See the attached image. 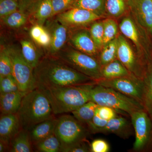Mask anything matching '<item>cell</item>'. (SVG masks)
<instances>
[{
    "instance_id": "obj_1",
    "label": "cell",
    "mask_w": 152,
    "mask_h": 152,
    "mask_svg": "<svg viewBox=\"0 0 152 152\" xmlns=\"http://www.w3.org/2000/svg\"><path fill=\"white\" fill-rule=\"evenodd\" d=\"M37 88L68 86L96 81L74 69L58 57L45 55L34 69Z\"/></svg>"
},
{
    "instance_id": "obj_2",
    "label": "cell",
    "mask_w": 152,
    "mask_h": 152,
    "mask_svg": "<svg viewBox=\"0 0 152 152\" xmlns=\"http://www.w3.org/2000/svg\"><path fill=\"white\" fill-rule=\"evenodd\" d=\"M96 82L40 89L49 99L54 115H58L73 112L91 101V90L96 84Z\"/></svg>"
},
{
    "instance_id": "obj_3",
    "label": "cell",
    "mask_w": 152,
    "mask_h": 152,
    "mask_svg": "<svg viewBox=\"0 0 152 152\" xmlns=\"http://www.w3.org/2000/svg\"><path fill=\"white\" fill-rule=\"evenodd\" d=\"M17 114L22 129L29 131L39 123L54 117L49 99L38 88L23 96Z\"/></svg>"
},
{
    "instance_id": "obj_4",
    "label": "cell",
    "mask_w": 152,
    "mask_h": 152,
    "mask_svg": "<svg viewBox=\"0 0 152 152\" xmlns=\"http://www.w3.org/2000/svg\"><path fill=\"white\" fill-rule=\"evenodd\" d=\"M90 97L91 101L99 106L110 107L129 115L134 112L145 110L142 104L135 99L96 83L91 90Z\"/></svg>"
},
{
    "instance_id": "obj_5",
    "label": "cell",
    "mask_w": 152,
    "mask_h": 152,
    "mask_svg": "<svg viewBox=\"0 0 152 152\" xmlns=\"http://www.w3.org/2000/svg\"><path fill=\"white\" fill-rule=\"evenodd\" d=\"M2 44L10 58L12 66V75L17 81L19 91L23 96H25L37 88L34 69L23 56L20 45L11 43Z\"/></svg>"
},
{
    "instance_id": "obj_6",
    "label": "cell",
    "mask_w": 152,
    "mask_h": 152,
    "mask_svg": "<svg viewBox=\"0 0 152 152\" xmlns=\"http://www.w3.org/2000/svg\"><path fill=\"white\" fill-rule=\"evenodd\" d=\"M123 35L134 45L139 56L148 65L152 61V37L131 15L125 17L119 25Z\"/></svg>"
},
{
    "instance_id": "obj_7",
    "label": "cell",
    "mask_w": 152,
    "mask_h": 152,
    "mask_svg": "<svg viewBox=\"0 0 152 152\" xmlns=\"http://www.w3.org/2000/svg\"><path fill=\"white\" fill-rule=\"evenodd\" d=\"M74 69L95 81L102 79V66L95 57L74 48L69 44L56 56Z\"/></svg>"
},
{
    "instance_id": "obj_8",
    "label": "cell",
    "mask_w": 152,
    "mask_h": 152,
    "mask_svg": "<svg viewBox=\"0 0 152 152\" xmlns=\"http://www.w3.org/2000/svg\"><path fill=\"white\" fill-rule=\"evenodd\" d=\"M55 134L61 143L60 152H68L74 145L86 140L88 132L75 117L66 115L58 119Z\"/></svg>"
},
{
    "instance_id": "obj_9",
    "label": "cell",
    "mask_w": 152,
    "mask_h": 152,
    "mask_svg": "<svg viewBox=\"0 0 152 152\" xmlns=\"http://www.w3.org/2000/svg\"><path fill=\"white\" fill-rule=\"evenodd\" d=\"M134 130L135 140L133 149L137 152L152 151V120L145 110L130 115Z\"/></svg>"
},
{
    "instance_id": "obj_10",
    "label": "cell",
    "mask_w": 152,
    "mask_h": 152,
    "mask_svg": "<svg viewBox=\"0 0 152 152\" xmlns=\"http://www.w3.org/2000/svg\"><path fill=\"white\" fill-rule=\"evenodd\" d=\"M117 38V59L122 63L131 74L143 80L149 65L139 56L137 52H134L124 36L119 34Z\"/></svg>"
},
{
    "instance_id": "obj_11",
    "label": "cell",
    "mask_w": 152,
    "mask_h": 152,
    "mask_svg": "<svg viewBox=\"0 0 152 152\" xmlns=\"http://www.w3.org/2000/svg\"><path fill=\"white\" fill-rule=\"evenodd\" d=\"M96 83L102 86L116 90L135 99L143 104L144 80L133 75L115 79H101L96 81Z\"/></svg>"
},
{
    "instance_id": "obj_12",
    "label": "cell",
    "mask_w": 152,
    "mask_h": 152,
    "mask_svg": "<svg viewBox=\"0 0 152 152\" xmlns=\"http://www.w3.org/2000/svg\"><path fill=\"white\" fill-rule=\"evenodd\" d=\"M69 30L87 27L102 18L96 14L79 8H72L53 17Z\"/></svg>"
},
{
    "instance_id": "obj_13",
    "label": "cell",
    "mask_w": 152,
    "mask_h": 152,
    "mask_svg": "<svg viewBox=\"0 0 152 152\" xmlns=\"http://www.w3.org/2000/svg\"><path fill=\"white\" fill-rule=\"evenodd\" d=\"M67 44L80 51L98 58L100 51L87 27L69 30Z\"/></svg>"
},
{
    "instance_id": "obj_14",
    "label": "cell",
    "mask_w": 152,
    "mask_h": 152,
    "mask_svg": "<svg viewBox=\"0 0 152 152\" xmlns=\"http://www.w3.org/2000/svg\"><path fill=\"white\" fill-rule=\"evenodd\" d=\"M44 26L51 38L50 45L45 55L55 56L67 44L69 29L55 17L48 20Z\"/></svg>"
},
{
    "instance_id": "obj_15",
    "label": "cell",
    "mask_w": 152,
    "mask_h": 152,
    "mask_svg": "<svg viewBox=\"0 0 152 152\" xmlns=\"http://www.w3.org/2000/svg\"><path fill=\"white\" fill-rule=\"evenodd\" d=\"M131 14L152 37V0H129Z\"/></svg>"
},
{
    "instance_id": "obj_16",
    "label": "cell",
    "mask_w": 152,
    "mask_h": 152,
    "mask_svg": "<svg viewBox=\"0 0 152 152\" xmlns=\"http://www.w3.org/2000/svg\"><path fill=\"white\" fill-rule=\"evenodd\" d=\"M31 24L44 26L53 17V9L52 0H37L27 10Z\"/></svg>"
},
{
    "instance_id": "obj_17",
    "label": "cell",
    "mask_w": 152,
    "mask_h": 152,
    "mask_svg": "<svg viewBox=\"0 0 152 152\" xmlns=\"http://www.w3.org/2000/svg\"><path fill=\"white\" fill-rule=\"evenodd\" d=\"M22 129L17 114L1 115L0 141L9 146L12 139Z\"/></svg>"
},
{
    "instance_id": "obj_18",
    "label": "cell",
    "mask_w": 152,
    "mask_h": 152,
    "mask_svg": "<svg viewBox=\"0 0 152 152\" xmlns=\"http://www.w3.org/2000/svg\"><path fill=\"white\" fill-rule=\"evenodd\" d=\"M18 38L23 56L28 64L34 69L45 56V53L39 49L29 36L21 34Z\"/></svg>"
},
{
    "instance_id": "obj_19",
    "label": "cell",
    "mask_w": 152,
    "mask_h": 152,
    "mask_svg": "<svg viewBox=\"0 0 152 152\" xmlns=\"http://www.w3.org/2000/svg\"><path fill=\"white\" fill-rule=\"evenodd\" d=\"M133 125L126 118L117 116L108 121L101 133L114 134L123 139H127L133 134Z\"/></svg>"
},
{
    "instance_id": "obj_20",
    "label": "cell",
    "mask_w": 152,
    "mask_h": 152,
    "mask_svg": "<svg viewBox=\"0 0 152 152\" xmlns=\"http://www.w3.org/2000/svg\"><path fill=\"white\" fill-rule=\"evenodd\" d=\"M29 24H31L27 11L20 9L1 19V26L14 31L21 30Z\"/></svg>"
},
{
    "instance_id": "obj_21",
    "label": "cell",
    "mask_w": 152,
    "mask_h": 152,
    "mask_svg": "<svg viewBox=\"0 0 152 152\" xmlns=\"http://www.w3.org/2000/svg\"><path fill=\"white\" fill-rule=\"evenodd\" d=\"M23 96L20 91L0 94L1 115L17 114Z\"/></svg>"
},
{
    "instance_id": "obj_22",
    "label": "cell",
    "mask_w": 152,
    "mask_h": 152,
    "mask_svg": "<svg viewBox=\"0 0 152 152\" xmlns=\"http://www.w3.org/2000/svg\"><path fill=\"white\" fill-rule=\"evenodd\" d=\"M57 120L54 117L39 123L32 128L29 132L32 143L35 144L54 134Z\"/></svg>"
},
{
    "instance_id": "obj_23",
    "label": "cell",
    "mask_w": 152,
    "mask_h": 152,
    "mask_svg": "<svg viewBox=\"0 0 152 152\" xmlns=\"http://www.w3.org/2000/svg\"><path fill=\"white\" fill-rule=\"evenodd\" d=\"M29 36L39 48L43 49L45 54L51 42L50 34L45 26L32 25L29 31Z\"/></svg>"
},
{
    "instance_id": "obj_24",
    "label": "cell",
    "mask_w": 152,
    "mask_h": 152,
    "mask_svg": "<svg viewBox=\"0 0 152 152\" xmlns=\"http://www.w3.org/2000/svg\"><path fill=\"white\" fill-rule=\"evenodd\" d=\"M132 75V74L118 59L103 66L101 69L102 79H115Z\"/></svg>"
},
{
    "instance_id": "obj_25",
    "label": "cell",
    "mask_w": 152,
    "mask_h": 152,
    "mask_svg": "<svg viewBox=\"0 0 152 152\" xmlns=\"http://www.w3.org/2000/svg\"><path fill=\"white\" fill-rule=\"evenodd\" d=\"M32 144L29 131L22 129L11 140L9 151L12 152H32Z\"/></svg>"
},
{
    "instance_id": "obj_26",
    "label": "cell",
    "mask_w": 152,
    "mask_h": 152,
    "mask_svg": "<svg viewBox=\"0 0 152 152\" xmlns=\"http://www.w3.org/2000/svg\"><path fill=\"white\" fill-rule=\"evenodd\" d=\"M105 8L107 18H118L129 10V0H105Z\"/></svg>"
},
{
    "instance_id": "obj_27",
    "label": "cell",
    "mask_w": 152,
    "mask_h": 152,
    "mask_svg": "<svg viewBox=\"0 0 152 152\" xmlns=\"http://www.w3.org/2000/svg\"><path fill=\"white\" fill-rule=\"evenodd\" d=\"M143 80V104L152 120V61L148 66Z\"/></svg>"
},
{
    "instance_id": "obj_28",
    "label": "cell",
    "mask_w": 152,
    "mask_h": 152,
    "mask_svg": "<svg viewBox=\"0 0 152 152\" xmlns=\"http://www.w3.org/2000/svg\"><path fill=\"white\" fill-rule=\"evenodd\" d=\"M105 4V0H76L70 8L76 7L85 9L96 14L103 18H107Z\"/></svg>"
},
{
    "instance_id": "obj_29",
    "label": "cell",
    "mask_w": 152,
    "mask_h": 152,
    "mask_svg": "<svg viewBox=\"0 0 152 152\" xmlns=\"http://www.w3.org/2000/svg\"><path fill=\"white\" fill-rule=\"evenodd\" d=\"M98 106L97 104L90 101L72 113L74 117L79 122L87 124L94 116Z\"/></svg>"
},
{
    "instance_id": "obj_30",
    "label": "cell",
    "mask_w": 152,
    "mask_h": 152,
    "mask_svg": "<svg viewBox=\"0 0 152 152\" xmlns=\"http://www.w3.org/2000/svg\"><path fill=\"white\" fill-rule=\"evenodd\" d=\"M117 38L106 44L101 50L98 59L102 66L117 59L118 55Z\"/></svg>"
},
{
    "instance_id": "obj_31",
    "label": "cell",
    "mask_w": 152,
    "mask_h": 152,
    "mask_svg": "<svg viewBox=\"0 0 152 152\" xmlns=\"http://www.w3.org/2000/svg\"><path fill=\"white\" fill-rule=\"evenodd\" d=\"M34 145L39 152H58L61 151V143L55 133Z\"/></svg>"
},
{
    "instance_id": "obj_32",
    "label": "cell",
    "mask_w": 152,
    "mask_h": 152,
    "mask_svg": "<svg viewBox=\"0 0 152 152\" xmlns=\"http://www.w3.org/2000/svg\"><path fill=\"white\" fill-rule=\"evenodd\" d=\"M90 34L98 49L100 52L104 46L103 21L97 20L89 26Z\"/></svg>"
},
{
    "instance_id": "obj_33",
    "label": "cell",
    "mask_w": 152,
    "mask_h": 152,
    "mask_svg": "<svg viewBox=\"0 0 152 152\" xmlns=\"http://www.w3.org/2000/svg\"><path fill=\"white\" fill-rule=\"evenodd\" d=\"M103 21L104 45L115 39L118 36L119 25L115 19L107 18Z\"/></svg>"
},
{
    "instance_id": "obj_34",
    "label": "cell",
    "mask_w": 152,
    "mask_h": 152,
    "mask_svg": "<svg viewBox=\"0 0 152 152\" xmlns=\"http://www.w3.org/2000/svg\"><path fill=\"white\" fill-rule=\"evenodd\" d=\"M12 74V66L10 56L4 47L1 45L0 50V78L4 77Z\"/></svg>"
},
{
    "instance_id": "obj_35",
    "label": "cell",
    "mask_w": 152,
    "mask_h": 152,
    "mask_svg": "<svg viewBox=\"0 0 152 152\" xmlns=\"http://www.w3.org/2000/svg\"><path fill=\"white\" fill-rule=\"evenodd\" d=\"M20 91L18 86L12 75L0 78V94Z\"/></svg>"
},
{
    "instance_id": "obj_36",
    "label": "cell",
    "mask_w": 152,
    "mask_h": 152,
    "mask_svg": "<svg viewBox=\"0 0 152 152\" xmlns=\"http://www.w3.org/2000/svg\"><path fill=\"white\" fill-rule=\"evenodd\" d=\"M20 9L18 0H0V19Z\"/></svg>"
},
{
    "instance_id": "obj_37",
    "label": "cell",
    "mask_w": 152,
    "mask_h": 152,
    "mask_svg": "<svg viewBox=\"0 0 152 152\" xmlns=\"http://www.w3.org/2000/svg\"><path fill=\"white\" fill-rule=\"evenodd\" d=\"M108 121L103 119L95 113L94 116L89 122L87 124L89 131L93 134L101 133Z\"/></svg>"
},
{
    "instance_id": "obj_38",
    "label": "cell",
    "mask_w": 152,
    "mask_h": 152,
    "mask_svg": "<svg viewBox=\"0 0 152 152\" xmlns=\"http://www.w3.org/2000/svg\"><path fill=\"white\" fill-rule=\"evenodd\" d=\"M75 1L76 0H52L53 9V17L70 8L71 6Z\"/></svg>"
},
{
    "instance_id": "obj_39",
    "label": "cell",
    "mask_w": 152,
    "mask_h": 152,
    "mask_svg": "<svg viewBox=\"0 0 152 152\" xmlns=\"http://www.w3.org/2000/svg\"><path fill=\"white\" fill-rule=\"evenodd\" d=\"M96 113L101 118L109 121L117 116V111L107 106H99Z\"/></svg>"
},
{
    "instance_id": "obj_40",
    "label": "cell",
    "mask_w": 152,
    "mask_h": 152,
    "mask_svg": "<svg viewBox=\"0 0 152 152\" xmlns=\"http://www.w3.org/2000/svg\"><path fill=\"white\" fill-rule=\"evenodd\" d=\"M91 152H108L110 147L108 143L102 139L94 140L91 145Z\"/></svg>"
},
{
    "instance_id": "obj_41",
    "label": "cell",
    "mask_w": 152,
    "mask_h": 152,
    "mask_svg": "<svg viewBox=\"0 0 152 152\" xmlns=\"http://www.w3.org/2000/svg\"><path fill=\"white\" fill-rule=\"evenodd\" d=\"M91 152V145L87 142L86 140L75 144L72 147L68 152Z\"/></svg>"
},
{
    "instance_id": "obj_42",
    "label": "cell",
    "mask_w": 152,
    "mask_h": 152,
    "mask_svg": "<svg viewBox=\"0 0 152 152\" xmlns=\"http://www.w3.org/2000/svg\"><path fill=\"white\" fill-rule=\"evenodd\" d=\"M20 4V9L26 10L37 0H18Z\"/></svg>"
}]
</instances>
